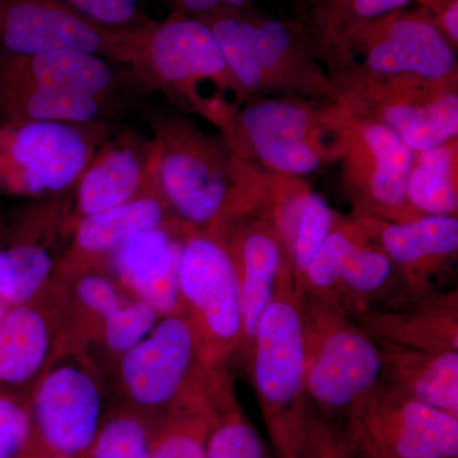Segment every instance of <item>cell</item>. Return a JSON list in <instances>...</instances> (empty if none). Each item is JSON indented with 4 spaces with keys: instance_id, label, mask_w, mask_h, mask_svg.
Segmentation results:
<instances>
[{
    "instance_id": "obj_1",
    "label": "cell",
    "mask_w": 458,
    "mask_h": 458,
    "mask_svg": "<svg viewBox=\"0 0 458 458\" xmlns=\"http://www.w3.org/2000/svg\"><path fill=\"white\" fill-rule=\"evenodd\" d=\"M150 164L172 216L197 231H213L251 209L267 189V172L183 117L162 123Z\"/></svg>"
},
{
    "instance_id": "obj_2",
    "label": "cell",
    "mask_w": 458,
    "mask_h": 458,
    "mask_svg": "<svg viewBox=\"0 0 458 458\" xmlns=\"http://www.w3.org/2000/svg\"><path fill=\"white\" fill-rule=\"evenodd\" d=\"M197 18L212 30L246 98L280 96L336 102L327 66L294 21L265 16L254 5Z\"/></svg>"
},
{
    "instance_id": "obj_3",
    "label": "cell",
    "mask_w": 458,
    "mask_h": 458,
    "mask_svg": "<svg viewBox=\"0 0 458 458\" xmlns=\"http://www.w3.org/2000/svg\"><path fill=\"white\" fill-rule=\"evenodd\" d=\"M348 114L336 102L250 96L223 138L238 157L269 174L302 177L339 162Z\"/></svg>"
},
{
    "instance_id": "obj_4",
    "label": "cell",
    "mask_w": 458,
    "mask_h": 458,
    "mask_svg": "<svg viewBox=\"0 0 458 458\" xmlns=\"http://www.w3.org/2000/svg\"><path fill=\"white\" fill-rule=\"evenodd\" d=\"M252 381L276 458H298L311 403L307 397L300 295L293 271L280 274L262 313L251 358Z\"/></svg>"
},
{
    "instance_id": "obj_5",
    "label": "cell",
    "mask_w": 458,
    "mask_h": 458,
    "mask_svg": "<svg viewBox=\"0 0 458 458\" xmlns=\"http://www.w3.org/2000/svg\"><path fill=\"white\" fill-rule=\"evenodd\" d=\"M304 373L310 403L322 417H348L382 381L378 343L337 304L302 293Z\"/></svg>"
},
{
    "instance_id": "obj_6",
    "label": "cell",
    "mask_w": 458,
    "mask_h": 458,
    "mask_svg": "<svg viewBox=\"0 0 458 458\" xmlns=\"http://www.w3.org/2000/svg\"><path fill=\"white\" fill-rule=\"evenodd\" d=\"M333 82L346 114L381 123L414 152L458 140V78L342 74Z\"/></svg>"
},
{
    "instance_id": "obj_7",
    "label": "cell",
    "mask_w": 458,
    "mask_h": 458,
    "mask_svg": "<svg viewBox=\"0 0 458 458\" xmlns=\"http://www.w3.org/2000/svg\"><path fill=\"white\" fill-rule=\"evenodd\" d=\"M126 29L99 25L63 0H0V51L17 55L80 51L131 66L147 77L150 23Z\"/></svg>"
},
{
    "instance_id": "obj_8",
    "label": "cell",
    "mask_w": 458,
    "mask_h": 458,
    "mask_svg": "<svg viewBox=\"0 0 458 458\" xmlns=\"http://www.w3.org/2000/svg\"><path fill=\"white\" fill-rule=\"evenodd\" d=\"M342 74H409L429 80L458 78L457 49L428 9H397L352 33L327 64Z\"/></svg>"
},
{
    "instance_id": "obj_9",
    "label": "cell",
    "mask_w": 458,
    "mask_h": 458,
    "mask_svg": "<svg viewBox=\"0 0 458 458\" xmlns=\"http://www.w3.org/2000/svg\"><path fill=\"white\" fill-rule=\"evenodd\" d=\"M182 313L190 319L207 366H225L242 343L240 280L225 241L191 229L180 265Z\"/></svg>"
},
{
    "instance_id": "obj_10",
    "label": "cell",
    "mask_w": 458,
    "mask_h": 458,
    "mask_svg": "<svg viewBox=\"0 0 458 458\" xmlns=\"http://www.w3.org/2000/svg\"><path fill=\"white\" fill-rule=\"evenodd\" d=\"M360 458H458V418L378 384L346 417Z\"/></svg>"
},
{
    "instance_id": "obj_11",
    "label": "cell",
    "mask_w": 458,
    "mask_h": 458,
    "mask_svg": "<svg viewBox=\"0 0 458 458\" xmlns=\"http://www.w3.org/2000/svg\"><path fill=\"white\" fill-rule=\"evenodd\" d=\"M414 150L399 135L369 120L348 114L342 162V182L352 214L390 222L418 218L408 198Z\"/></svg>"
},
{
    "instance_id": "obj_12",
    "label": "cell",
    "mask_w": 458,
    "mask_h": 458,
    "mask_svg": "<svg viewBox=\"0 0 458 458\" xmlns=\"http://www.w3.org/2000/svg\"><path fill=\"white\" fill-rule=\"evenodd\" d=\"M396 279L393 262L360 223L339 213L333 231L304 273L300 295L330 301L355 318L372 310Z\"/></svg>"
},
{
    "instance_id": "obj_13",
    "label": "cell",
    "mask_w": 458,
    "mask_h": 458,
    "mask_svg": "<svg viewBox=\"0 0 458 458\" xmlns=\"http://www.w3.org/2000/svg\"><path fill=\"white\" fill-rule=\"evenodd\" d=\"M146 71L148 80L174 90L200 114L205 108L198 92L200 83L212 82L238 102L246 98L212 30L197 17L171 12L161 22L152 21L147 33Z\"/></svg>"
},
{
    "instance_id": "obj_14",
    "label": "cell",
    "mask_w": 458,
    "mask_h": 458,
    "mask_svg": "<svg viewBox=\"0 0 458 458\" xmlns=\"http://www.w3.org/2000/svg\"><path fill=\"white\" fill-rule=\"evenodd\" d=\"M78 123L32 122L0 132L4 185L21 194L62 191L78 182L93 155V141Z\"/></svg>"
},
{
    "instance_id": "obj_15",
    "label": "cell",
    "mask_w": 458,
    "mask_h": 458,
    "mask_svg": "<svg viewBox=\"0 0 458 458\" xmlns=\"http://www.w3.org/2000/svg\"><path fill=\"white\" fill-rule=\"evenodd\" d=\"M208 367L194 327L183 313L159 318L120 361L129 396L148 411L170 409Z\"/></svg>"
},
{
    "instance_id": "obj_16",
    "label": "cell",
    "mask_w": 458,
    "mask_h": 458,
    "mask_svg": "<svg viewBox=\"0 0 458 458\" xmlns=\"http://www.w3.org/2000/svg\"><path fill=\"white\" fill-rule=\"evenodd\" d=\"M209 232L225 241L236 265L242 307V343L240 348L251 358L262 313L273 300L280 274L286 267L292 269L271 216L267 189L260 201L251 209Z\"/></svg>"
},
{
    "instance_id": "obj_17",
    "label": "cell",
    "mask_w": 458,
    "mask_h": 458,
    "mask_svg": "<svg viewBox=\"0 0 458 458\" xmlns=\"http://www.w3.org/2000/svg\"><path fill=\"white\" fill-rule=\"evenodd\" d=\"M29 409L35 441L73 458L86 456L104 421L98 384L84 367L71 361L47 370Z\"/></svg>"
},
{
    "instance_id": "obj_18",
    "label": "cell",
    "mask_w": 458,
    "mask_h": 458,
    "mask_svg": "<svg viewBox=\"0 0 458 458\" xmlns=\"http://www.w3.org/2000/svg\"><path fill=\"white\" fill-rule=\"evenodd\" d=\"M352 216L393 262L412 300L436 292L439 280L456 265L457 216H421L406 222Z\"/></svg>"
},
{
    "instance_id": "obj_19",
    "label": "cell",
    "mask_w": 458,
    "mask_h": 458,
    "mask_svg": "<svg viewBox=\"0 0 458 458\" xmlns=\"http://www.w3.org/2000/svg\"><path fill=\"white\" fill-rule=\"evenodd\" d=\"M191 229L172 221L135 234L110 254L122 284L161 318L182 313L180 265Z\"/></svg>"
},
{
    "instance_id": "obj_20",
    "label": "cell",
    "mask_w": 458,
    "mask_h": 458,
    "mask_svg": "<svg viewBox=\"0 0 458 458\" xmlns=\"http://www.w3.org/2000/svg\"><path fill=\"white\" fill-rule=\"evenodd\" d=\"M267 198L300 295L304 273L333 231L339 213L302 177L267 174Z\"/></svg>"
},
{
    "instance_id": "obj_21",
    "label": "cell",
    "mask_w": 458,
    "mask_h": 458,
    "mask_svg": "<svg viewBox=\"0 0 458 458\" xmlns=\"http://www.w3.org/2000/svg\"><path fill=\"white\" fill-rule=\"evenodd\" d=\"M352 318L378 343L458 352L457 288L423 295L403 309H372Z\"/></svg>"
},
{
    "instance_id": "obj_22",
    "label": "cell",
    "mask_w": 458,
    "mask_h": 458,
    "mask_svg": "<svg viewBox=\"0 0 458 458\" xmlns=\"http://www.w3.org/2000/svg\"><path fill=\"white\" fill-rule=\"evenodd\" d=\"M114 63L80 51L17 55L0 51V87L35 86L107 98L117 86Z\"/></svg>"
},
{
    "instance_id": "obj_23",
    "label": "cell",
    "mask_w": 458,
    "mask_h": 458,
    "mask_svg": "<svg viewBox=\"0 0 458 458\" xmlns=\"http://www.w3.org/2000/svg\"><path fill=\"white\" fill-rule=\"evenodd\" d=\"M378 345L381 382L458 418V352L419 351L385 343Z\"/></svg>"
},
{
    "instance_id": "obj_24",
    "label": "cell",
    "mask_w": 458,
    "mask_h": 458,
    "mask_svg": "<svg viewBox=\"0 0 458 458\" xmlns=\"http://www.w3.org/2000/svg\"><path fill=\"white\" fill-rule=\"evenodd\" d=\"M149 155L150 144L143 150L135 141H114L93 156L78 180L81 218L137 197L149 177Z\"/></svg>"
},
{
    "instance_id": "obj_25",
    "label": "cell",
    "mask_w": 458,
    "mask_h": 458,
    "mask_svg": "<svg viewBox=\"0 0 458 458\" xmlns=\"http://www.w3.org/2000/svg\"><path fill=\"white\" fill-rule=\"evenodd\" d=\"M177 221L157 186L149 155L146 186L126 203L82 216L75 229V249L82 255L111 254L129 238L148 229Z\"/></svg>"
},
{
    "instance_id": "obj_26",
    "label": "cell",
    "mask_w": 458,
    "mask_h": 458,
    "mask_svg": "<svg viewBox=\"0 0 458 458\" xmlns=\"http://www.w3.org/2000/svg\"><path fill=\"white\" fill-rule=\"evenodd\" d=\"M415 0H293L294 22L306 33L324 65L344 42L376 18Z\"/></svg>"
},
{
    "instance_id": "obj_27",
    "label": "cell",
    "mask_w": 458,
    "mask_h": 458,
    "mask_svg": "<svg viewBox=\"0 0 458 458\" xmlns=\"http://www.w3.org/2000/svg\"><path fill=\"white\" fill-rule=\"evenodd\" d=\"M210 367L157 423L150 458H207L216 418L208 376Z\"/></svg>"
},
{
    "instance_id": "obj_28",
    "label": "cell",
    "mask_w": 458,
    "mask_h": 458,
    "mask_svg": "<svg viewBox=\"0 0 458 458\" xmlns=\"http://www.w3.org/2000/svg\"><path fill=\"white\" fill-rule=\"evenodd\" d=\"M77 295L87 310L102 318L108 349L116 354L137 345L161 318L143 301L125 300L110 279L98 274L84 276L78 282Z\"/></svg>"
},
{
    "instance_id": "obj_29",
    "label": "cell",
    "mask_w": 458,
    "mask_h": 458,
    "mask_svg": "<svg viewBox=\"0 0 458 458\" xmlns=\"http://www.w3.org/2000/svg\"><path fill=\"white\" fill-rule=\"evenodd\" d=\"M44 315L27 304L9 307L0 324V384L23 385L38 375L50 354Z\"/></svg>"
},
{
    "instance_id": "obj_30",
    "label": "cell",
    "mask_w": 458,
    "mask_h": 458,
    "mask_svg": "<svg viewBox=\"0 0 458 458\" xmlns=\"http://www.w3.org/2000/svg\"><path fill=\"white\" fill-rule=\"evenodd\" d=\"M105 98L35 86L0 87V110L12 125L32 122L89 123L106 114Z\"/></svg>"
},
{
    "instance_id": "obj_31",
    "label": "cell",
    "mask_w": 458,
    "mask_h": 458,
    "mask_svg": "<svg viewBox=\"0 0 458 458\" xmlns=\"http://www.w3.org/2000/svg\"><path fill=\"white\" fill-rule=\"evenodd\" d=\"M214 423L207 445V458H276L269 442L243 414L225 367L213 369L209 378Z\"/></svg>"
},
{
    "instance_id": "obj_32",
    "label": "cell",
    "mask_w": 458,
    "mask_h": 458,
    "mask_svg": "<svg viewBox=\"0 0 458 458\" xmlns=\"http://www.w3.org/2000/svg\"><path fill=\"white\" fill-rule=\"evenodd\" d=\"M458 140L414 152L408 198L418 216H458Z\"/></svg>"
},
{
    "instance_id": "obj_33",
    "label": "cell",
    "mask_w": 458,
    "mask_h": 458,
    "mask_svg": "<svg viewBox=\"0 0 458 458\" xmlns=\"http://www.w3.org/2000/svg\"><path fill=\"white\" fill-rule=\"evenodd\" d=\"M54 261L44 246L21 242L0 250V301L27 304L49 279Z\"/></svg>"
},
{
    "instance_id": "obj_34",
    "label": "cell",
    "mask_w": 458,
    "mask_h": 458,
    "mask_svg": "<svg viewBox=\"0 0 458 458\" xmlns=\"http://www.w3.org/2000/svg\"><path fill=\"white\" fill-rule=\"evenodd\" d=\"M156 427L140 412H116L104 419L83 458H150Z\"/></svg>"
},
{
    "instance_id": "obj_35",
    "label": "cell",
    "mask_w": 458,
    "mask_h": 458,
    "mask_svg": "<svg viewBox=\"0 0 458 458\" xmlns=\"http://www.w3.org/2000/svg\"><path fill=\"white\" fill-rule=\"evenodd\" d=\"M33 441L29 405L0 393V458L25 457Z\"/></svg>"
},
{
    "instance_id": "obj_36",
    "label": "cell",
    "mask_w": 458,
    "mask_h": 458,
    "mask_svg": "<svg viewBox=\"0 0 458 458\" xmlns=\"http://www.w3.org/2000/svg\"><path fill=\"white\" fill-rule=\"evenodd\" d=\"M298 458H357L345 429L311 408Z\"/></svg>"
},
{
    "instance_id": "obj_37",
    "label": "cell",
    "mask_w": 458,
    "mask_h": 458,
    "mask_svg": "<svg viewBox=\"0 0 458 458\" xmlns=\"http://www.w3.org/2000/svg\"><path fill=\"white\" fill-rule=\"evenodd\" d=\"M83 16L99 25L126 29L146 25L150 18L144 14L138 0H63Z\"/></svg>"
},
{
    "instance_id": "obj_38",
    "label": "cell",
    "mask_w": 458,
    "mask_h": 458,
    "mask_svg": "<svg viewBox=\"0 0 458 458\" xmlns=\"http://www.w3.org/2000/svg\"><path fill=\"white\" fill-rule=\"evenodd\" d=\"M171 12L190 17H201L219 9L252 7V0H167Z\"/></svg>"
},
{
    "instance_id": "obj_39",
    "label": "cell",
    "mask_w": 458,
    "mask_h": 458,
    "mask_svg": "<svg viewBox=\"0 0 458 458\" xmlns=\"http://www.w3.org/2000/svg\"><path fill=\"white\" fill-rule=\"evenodd\" d=\"M23 458H73L64 456V454H55L42 447L38 442L33 441L31 448L27 452L26 456Z\"/></svg>"
},
{
    "instance_id": "obj_40",
    "label": "cell",
    "mask_w": 458,
    "mask_h": 458,
    "mask_svg": "<svg viewBox=\"0 0 458 458\" xmlns=\"http://www.w3.org/2000/svg\"><path fill=\"white\" fill-rule=\"evenodd\" d=\"M420 7L428 9V11L432 13V12L437 11V9L445 7L448 3L454 2V0H415Z\"/></svg>"
},
{
    "instance_id": "obj_41",
    "label": "cell",
    "mask_w": 458,
    "mask_h": 458,
    "mask_svg": "<svg viewBox=\"0 0 458 458\" xmlns=\"http://www.w3.org/2000/svg\"><path fill=\"white\" fill-rule=\"evenodd\" d=\"M9 307L4 302H2L0 301V324H2L3 318H4V316L7 315Z\"/></svg>"
},
{
    "instance_id": "obj_42",
    "label": "cell",
    "mask_w": 458,
    "mask_h": 458,
    "mask_svg": "<svg viewBox=\"0 0 458 458\" xmlns=\"http://www.w3.org/2000/svg\"><path fill=\"white\" fill-rule=\"evenodd\" d=\"M4 185V180H3L2 171H0V188Z\"/></svg>"
},
{
    "instance_id": "obj_43",
    "label": "cell",
    "mask_w": 458,
    "mask_h": 458,
    "mask_svg": "<svg viewBox=\"0 0 458 458\" xmlns=\"http://www.w3.org/2000/svg\"><path fill=\"white\" fill-rule=\"evenodd\" d=\"M355 457H357V456H355ZM357 458H360V457H357Z\"/></svg>"
}]
</instances>
